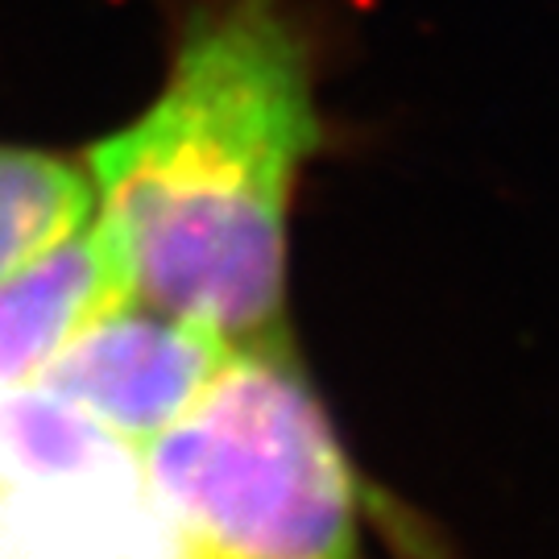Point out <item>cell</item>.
Returning a JSON list of instances; mask_svg holds the SVG:
<instances>
[{
    "label": "cell",
    "instance_id": "4",
    "mask_svg": "<svg viewBox=\"0 0 559 559\" xmlns=\"http://www.w3.org/2000/svg\"><path fill=\"white\" fill-rule=\"evenodd\" d=\"M233 353L237 344L216 332L104 286L34 385L141 452L221 378Z\"/></svg>",
    "mask_w": 559,
    "mask_h": 559
},
{
    "label": "cell",
    "instance_id": "1",
    "mask_svg": "<svg viewBox=\"0 0 559 559\" xmlns=\"http://www.w3.org/2000/svg\"><path fill=\"white\" fill-rule=\"evenodd\" d=\"M316 145L311 50L278 0L200 13L150 108L87 154L104 286L237 348L282 336L290 200Z\"/></svg>",
    "mask_w": 559,
    "mask_h": 559
},
{
    "label": "cell",
    "instance_id": "2",
    "mask_svg": "<svg viewBox=\"0 0 559 559\" xmlns=\"http://www.w3.org/2000/svg\"><path fill=\"white\" fill-rule=\"evenodd\" d=\"M141 477L179 559H365L353 464L282 336L237 348Z\"/></svg>",
    "mask_w": 559,
    "mask_h": 559
},
{
    "label": "cell",
    "instance_id": "5",
    "mask_svg": "<svg viewBox=\"0 0 559 559\" xmlns=\"http://www.w3.org/2000/svg\"><path fill=\"white\" fill-rule=\"evenodd\" d=\"M87 166L25 145H0V286L17 282L92 228Z\"/></svg>",
    "mask_w": 559,
    "mask_h": 559
},
{
    "label": "cell",
    "instance_id": "3",
    "mask_svg": "<svg viewBox=\"0 0 559 559\" xmlns=\"http://www.w3.org/2000/svg\"><path fill=\"white\" fill-rule=\"evenodd\" d=\"M0 559H179L141 452L38 385L0 399Z\"/></svg>",
    "mask_w": 559,
    "mask_h": 559
},
{
    "label": "cell",
    "instance_id": "6",
    "mask_svg": "<svg viewBox=\"0 0 559 559\" xmlns=\"http://www.w3.org/2000/svg\"><path fill=\"white\" fill-rule=\"evenodd\" d=\"M100 295L104 270L87 233L0 286V399L34 385L62 336Z\"/></svg>",
    "mask_w": 559,
    "mask_h": 559
}]
</instances>
